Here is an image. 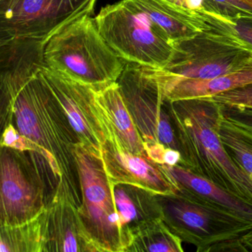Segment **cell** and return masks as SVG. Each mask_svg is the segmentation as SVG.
I'll use <instances>...</instances> for the list:
<instances>
[{"label": "cell", "mask_w": 252, "mask_h": 252, "mask_svg": "<svg viewBox=\"0 0 252 252\" xmlns=\"http://www.w3.org/2000/svg\"><path fill=\"white\" fill-rule=\"evenodd\" d=\"M13 122L35 147L58 181L57 189L78 206L82 203L74 156L77 135L63 107L41 73L20 90L13 106Z\"/></svg>", "instance_id": "obj_1"}, {"label": "cell", "mask_w": 252, "mask_h": 252, "mask_svg": "<svg viewBox=\"0 0 252 252\" xmlns=\"http://www.w3.org/2000/svg\"><path fill=\"white\" fill-rule=\"evenodd\" d=\"M172 44L202 32L192 10L168 0H129Z\"/></svg>", "instance_id": "obj_18"}, {"label": "cell", "mask_w": 252, "mask_h": 252, "mask_svg": "<svg viewBox=\"0 0 252 252\" xmlns=\"http://www.w3.org/2000/svg\"><path fill=\"white\" fill-rule=\"evenodd\" d=\"M97 0H0V39L48 42L78 19L92 15Z\"/></svg>", "instance_id": "obj_8"}, {"label": "cell", "mask_w": 252, "mask_h": 252, "mask_svg": "<svg viewBox=\"0 0 252 252\" xmlns=\"http://www.w3.org/2000/svg\"><path fill=\"white\" fill-rule=\"evenodd\" d=\"M101 158L113 186L128 184L160 195L174 194L178 189L162 165L152 160L147 154L122 151L107 139Z\"/></svg>", "instance_id": "obj_13"}, {"label": "cell", "mask_w": 252, "mask_h": 252, "mask_svg": "<svg viewBox=\"0 0 252 252\" xmlns=\"http://www.w3.org/2000/svg\"><path fill=\"white\" fill-rule=\"evenodd\" d=\"M8 147L1 150V225L27 222L43 212L45 186L35 160Z\"/></svg>", "instance_id": "obj_10"}, {"label": "cell", "mask_w": 252, "mask_h": 252, "mask_svg": "<svg viewBox=\"0 0 252 252\" xmlns=\"http://www.w3.org/2000/svg\"><path fill=\"white\" fill-rule=\"evenodd\" d=\"M125 104L144 143L179 150L168 101L150 67L126 63L117 81Z\"/></svg>", "instance_id": "obj_7"}, {"label": "cell", "mask_w": 252, "mask_h": 252, "mask_svg": "<svg viewBox=\"0 0 252 252\" xmlns=\"http://www.w3.org/2000/svg\"><path fill=\"white\" fill-rule=\"evenodd\" d=\"M169 63L156 73L180 79H210L247 68L252 53L205 32L175 42Z\"/></svg>", "instance_id": "obj_9"}, {"label": "cell", "mask_w": 252, "mask_h": 252, "mask_svg": "<svg viewBox=\"0 0 252 252\" xmlns=\"http://www.w3.org/2000/svg\"><path fill=\"white\" fill-rule=\"evenodd\" d=\"M202 32L252 53V16L225 17L192 10Z\"/></svg>", "instance_id": "obj_21"}, {"label": "cell", "mask_w": 252, "mask_h": 252, "mask_svg": "<svg viewBox=\"0 0 252 252\" xmlns=\"http://www.w3.org/2000/svg\"><path fill=\"white\" fill-rule=\"evenodd\" d=\"M168 1H170V2L177 4V5H180V6L184 7V8H187V0H168Z\"/></svg>", "instance_id": "obj_29"}, {"label": "cell", "mask_w": 252, "mask_h": 252, "mask_svg": "<svg viewBox=\"0 0 252 252\" xmlns=\"http://www.w3.org/2000/svg\"><path fill=\"white\" fill-rule=\"evenodd\" d=\"M0 235V252H50L47 208L27 222L1 225Z\"/></svg>", "instance_id": "obj_19"}, {"label": "cell", "mask_w": 252, "mask_h": 252, "mask_svg": "<svg viewBox=\"0 0 252 252\" xmlns=\"http://www.w3.org/2000/svg\"><path fill=\"white\" fill-rule=\"evenodd\" d=\"M222 106V113L228 119L252 130V108L237 106Z\"/></svg>", "instance_id": "obj_27"}, {"label": "cell", "mask_w": 252, "mask_h": 252, "mask_svg": "<svg viewBox=\"0 0 252 252\" xmlns=\"http://www.w3.org/2000/svg\"><path fill=\"white\" fill-rule=\"evenodd\" d=\"M200 9L225 17L252 16V8L240 0H202Z\"/></svg>", "instance_id": "obj_24"}, {"label": "cell", "mask_w": 252, "mask_h": 252, "mask_svg": "<svg viewBox=\"0 0 252 252\" xmlns=\"http://www.w3.org/2000/svg\"><path fill=\"white\" fill-rule=\"evenodd\" d=\"M115 201L122 224L126 228L156 218H163L158 194L128 185L114 186Z\"/></svg>", "instance_id": "obj_20"}, {"label": "cell", "mask_w": 252, "mask_h": 252, "mask_svg": "<svg viewBox=\"0 0 252 252\" xmlns=\"http://www.w3.org/2000/svg\"><path fill=\"white\" fill-rule=\"evenodd\" d=\"M240 1L243 2V3L249 5V6H250L251 8H252V0H240Z\"/></svg>", "instance_id": "obj_30"}, {"label": "cell", "mask_w": 252, "mask_h": 252, "mask_svg": "<svg viewBox=\"0 0 252 252\" xmlns=\"http://www.w3.org/2000/svg\"><path fill=\"white\" fill-rule=\"evenodd\" d=\"M163 220L182 242L197 252H246L242 239L252 231V222L225 212L186 189L158 194Z\"/></svg>", "instance_id": "obj_4"}, {"label": "cell", "mask_w": 252, "mask_h": 252, "mask_svg": "<svg viewBox=\"0 0 252 252\" xmlns=\"http://www.w3.org/2000/svg\"><path fill=\"white\" fill-rule=\"evenodd\" d=\"M219 136L230 158L252 181V129L222 115Z\"/></svg>", "instance_id": "obj_23"}, {"label": "cell", "mask_w": 252, "mask_h": 252, "mask_svg": "<svg viewBox=\"0 0 252 252\" xmlns=\"http://www.w3.org/2000/svg\"><path fill=\"white\" fill-rule=\"evenodd\" d=\"M1 147H8L23 152L35 153V147L27 138L22 135L13 124L2 129Z\"/></svg>", "instance_id": "obj_26"}, {"label": "cell", "mask_w": 252, "mask_h": 252, "mask_svg": "<svg viewBox=\"0 0 252 252\" xmlns=\"http://www.w3.org/2000/svg\"><path fill=\"white\" fill-rule=\"evenodd\" d=\"M177 187L186 189L207 203L252 222V204L181 165H162Z\"/></svg>", "instance_id": "obj_17"}, {"label": "cell", "mask_w": 252, "mask_h": 252, "mask_svg": "<svg viewBox=\"0 0 252 252\" xmlns=\"http://www.w3.org/2000/svg\"><path fill=\"white\" fill-rule=\"evenodd\" d=\"M162 92L169 101L212 97L252 83V64L247 68L210 79H180L156 73Z\"/></svg>", "instance_id": "obj_16"}, {"label": "cell", "mask_w": 252, "mask_h": 252, "mask_svg": "<svg viewBox=\"0 0 252 252\" xmlns=\"http://www.w3.org/2000/svg\"><path fill=\"white\" fill-rule=\"evenodd\" d=\"M242 243L246 249V252H252V231L243 237Z\"/></svg>", "instance_id": "obj_28"}, {"label": "cell", "mask_w": 252, "mask_h": 252, "mask_svg": "<svg viewBox=\"0 0 252 252\" xmlns=\"http://www.w3.org/2000/svg\"><path fill=\"white\" fill-rule=\"evenodd\" d=\"M47 67L99 91L117 82L126 62L109 46L95 19L85 16L50 38Z\"/></svg>", "instance_id": "obj_3"}, {"label": "cell", "mask_w": 252, "mask_h": 252, "mask_svg": "<svg viewBox=\"0 0 252 252\" xmlns=\"http://www.w3.org/2000/svg\"><path fill=\"white\" fill-rule=\"evenodd\" d=\"M95 98L107 139L122 151L147 154L144 140L125 104L117 82L96 91Z\"/></svg>", "instance_id": "obj_15"}, {"label": "cell", "mask_w": 252, "mask_h": 252, "mask_svg": "<svg viewBox=\"0 0 252 252\" xmlns=\"http://www.w3.org/2000/svg\"><path fill=\"white\" fill-rule=\"evenodd\" d=\"M82 203L81 218L98 252H126L129 228L121 220L115 201L114 186L104 169L101 156L80 142L74 147Z\"/></svg>", "instance_id": "obj_5"}, {"label": "cell", "mask_w": 252, "mask_h": 252, "mask_svg": "<svg viewBox=\"0 0 252 252\" xmlns=\"http://www.w3.org/2000/svg\"><path fill=\"white\" fill-rule=\"evenodd\" d=\"M50 252H97L98 248L85 228L75 204L64 193L55 189L47 204Z\"/></svg>", "instance_id": "obj_14"}, {"label": "cell", "mask_w": 252, "mask_h": 252, "mask_svg": "<svg viewBox=\"0 0 252 252\" xmlns=\"http://www.w3.org/2000/svg\"><path fill=\"white\" fill-rule=\"evenodd\" d=\"M47 42L31 38L0 39L1 125L13 124V106L20 90L46 67Z\"/></svg>", "instance_id": "obj_12"}, {"label": "cell", "mask_w": 252, "mask_h": 252, "mask_svg": "<svg viewBox=\"0 0 252 252\" xmlns=\"http://www.w3.org/2000/svg\"><path fill=\"white\" fill-rule=\"evenodd\" d=\"M221 105L252 108V83L212 97Z\"/></svg>", "instance_id": "obj_25"}, {"label": "cell", "mask_w": 252, "mask_h": 252, "mask_svg": "<svg viewBox=\"0 0 252 252\" xmlns=\"http://www.w3.org/2000/svg\"><path fill=\"white\" fill-rule=\"evenodd\" d=\"M126 252H183L182 240L169 229L163 218L144 221L129 227Z\"/></svg>", "instance_id": "obj_22"}, {"label": "cell", "mask_w": 252, "mask_h": 252, "mask_svg": "<svg viewBox=\"0 0 252 252\" xmlns=\"http://www.w3.org/2000/svg\"><path fill=\"white\" fill-rule=\"evenodd\" d=\"M40 73L63 107L79 142L101 156L107 134L97 106L96 91L47 66Z\"/></svg>", "instance_id": "obj_11"}, {"label": "cell", "mask_w": 252, "mask_h": 252, "mask_svg": "<svg viewBox=\"0 0 252 252\" xmlns=\"http://www.w3.org/2000/svg\"><path fill=\"white\" fill-rule=\"evenodd\" d=\"M181 166L252 204V181L230 158L219 136L222 107L212 97L168 101Z\"/></svg>", "instance_id": "obj_2"}, {"label": "cell", "mask_w": 252, "mask_h": 252, "mask_svg": "<svg viewBox=\"0 0 252 252\" xmlns=\"http://www.w3.org/2000/svg\"><path fill=\"white\" fill-rule=\"evenodd\" d=\"M95 21L109 46L126 63L161 69L170 61L173 44L129 0L106 5Z\"/></svg>", "instance_id": "obj_6"}]
</instances>
